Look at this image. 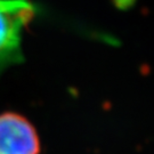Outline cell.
<instances>
[{"instance_id": "obj_2", "label": "cell", "mask_w": 154, "mask_h": 154, "mask_svg": "<svg viewBox=\"0 0 154 154\" xmlns=\"http://www.w3.org/2000/svg\"><path fill=\"white\" fill-rule=\"evenodd\" d=\"M38 132L26 118L14 112L0 114V154H39Z\"/></svg>"}, {"instance_id": "obj_1", "label": "cell", "mask_w": 154, "mask_h": 154, "mask_svg": "<svg viewBox=\"0 0 154 154\" xmlns=\"http://www.w3.org/2000/svg\"><path fill=\"white\" fill-rule=\"evenodd\" d=\"M35 15L30 0H0V74L22 60V34Z\"/></svg>"}]
</instances>
